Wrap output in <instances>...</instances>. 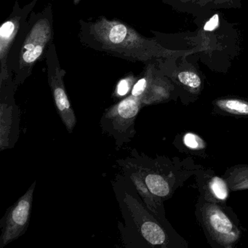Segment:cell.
Wrapping results in <instances>:
<instances>
[{
	"mask_svg": "<svg viewBox=\"0 0 248 248\" xmlns=\"http://www.w3.org/2000/svg\"><path fill=\"white\" fill-rule=\"evenodd\" d=\"M183 142L188 149H191V150H201V149H204L206 146L205 142L202 139H201L198 135L191 133V132L184 135V138H183Z\"/></svg>",
	"mask_w": 248,
	"mask_h": 248,
	"instance_id": "7c38bea8",
	"label": "cell"
},
{
	"mask_svg": "<svg viewBox=\"0 0 248 248\" xmlns=\"http://www.w3.org/2000/svg\"><path fill=\"white\" fill-rule=\"evenodd\" d=\"M217 109L232 115L248 117V101L239 98H221L213 101Z\"/></svg>",
	"mask_w": 248,
	"mask_h": 248,
	"instance_id": "9c48e42d",
	"label": "cell"
},
{
	"mask_svg": "<svg viewBox=\"0 0 248 248\" xmlns=\"http://www.w3.org/2000/svg\"><path fill=\"white\" fill-rule=\"evenodd\" d=\"M20 111L12 98H5L0 103V150L14 148L20 134Z\"/></svg>",
	"mask_w": 248,
	"mask_h": 248,
	"instance_id": "52a82bcc",
	"label": "cell"
},
{
	"mask_svg": "<svg viewBox=\"0 0 248 248\" xmlns=\"http://www.w3.org/2000/svg\"><path fill=\"white\" fill-rule=\"evenodd\" d=\"M210 194L217 201L224 202L229 197V190L227 183L220 177L212 178L207 185Z\"/></svg>",
	"mask_w": 248,
	"mask_h": 248,
	"instance_id": "30bf717a",
	"label": "cell"
},
{
	"mask_svg": "<svg viewBox=\"0 0 248 248\" xmlns=\"http://www.w3.org/2000/svg\"><path fill=\"white\" fill-rule=\"evenodd\" d=\"M14 24L11 21L5 23L0 29V36L2 39H8L12 35L14 31Z\"/></svg>",
	"mask_w": 248,
	"mask_h": 248,
	"instance_id": "e0dca14e",
	"label": "cell"
},
{
	"mask_svg": "<svg viewBox=\"0 0 248 248\" xmlns=\"http://www.w3.org/2000/svg\"><path fill=\"white\" fill-rule=\"evenodd\" d=\"M178 79L181 85L194 93L200 90L202 80L200 77L196 72L191 71H184L178 75Z\"/></svg>",
	"mask_w": 248,
	"mask_h": 248,
	"instance_id": "8fae6325",
	"label": "cell"
},
{
	"mask_svg": "<svg viewBox=\"0 0 248 248\" xmlns=\"http://www.w3.org/2000/svg\"><path fill=\"white\" fill-rule=\"evenodd\" d=\"M142 107L140 100L131 95L111 106L103 114L99 124L101 130L114 139L117 149L130 143L136 136V120Z\"/></svg>",
	"mask_w": 248,
	"mask_h": 248,
	"instance_id": "7a4b0ae2",
	"label": "cell"
},
{
	"mask_svg": "<svg viewBox=\"0 0 248 248\" xmlns=\"http://www.w3.org/2000/svg\"><path fill=\"white\" fill-rule=\"evenodd\" d=\"M148 82L145 78L139 79L136 84L131 91L132 96L135 98L141 99L146 93V89H147Z\"/></svg>",
	"mask_w": 248,
	"mask_h": 248,
	"instance_id": "9a60e30c",
	"label": "cell"
},
{
	"mask_svg": "<svg viewBox=\"0 0 248 248\" xmlns=\"http://www.w3.org/2000/svg\"><path fill=\"white\" fill-rule=\"evenodd\" d=\"M116 162L118 165V168H120V172L132 181L139 196L148 209L164 224L166 225L167 221L165 218V212H164L163 204H162L163 200L151 192L144 180L138 171L137 168L130 160V157L127 156L125 159H117Z\"/></svg>",
	"mask_w": 248,
	"mask_h": 248,
	"instance_id": "8992f818",
	"label": "cell"
},
{
	"mask_svg": "<svg viewBox=\"0 0 248 248\" xmlns=\"http://www.w3.org/2000/svg\"><path fill=\"white\" fill-rule=\"evenodd\" d=\"M37 181L30 186L27 192L8 207L0 220V248L21 237L30 226L33 198Z\"/></svg>",
	"mask_w": 248,
	"mask_h": 248,
	"instance_id": "3957f363",
	"label": "cell"
},
{
	"mask_svg": "<svg viewBox=\"0 0 248 248\" xmlns=\"http://www.w3.org/2000/svg\"><path fill=\"white\" fill-rule=\"evenodd\" d=\"M178 7L182 12L197 14L202 10L236 8L239 0H178Z\"/></svg>",
	"mask_w": 248,
	"mask_h": 248,
	"instance_id": "ba28073f",
	"label": "cell"
},
{
	"mask_svg": "<svg viewBox=\"0 0 248 248\" xmlns=\"http://www.w3.org/2000/svg\"><path fill=\"white\" fill-rule=\"evenodd\" d=\"M124 223L118 222L123 246L127 248L172 246L168 226L146 207L132 181L122 173L111 181Z\"/></svg>",
	"mask_w": 248,
	"mask_h": 248,
	"instance_id": "6da1fadb",
	"label": "cell"
},
{
	"mask_svg": "<svg viewBox=\"0 0 248 248\" xmlns=\"http://www.w3.org/2000/svg\"><path fill=\"white\" fill-rule=\"evenodd\" d=\"M202 223L209 236L223 248H232L240 238V232L232 219L216 203L204 202L200 207Z\"/></svg>",
	"mask_w": 248,
	"mask_h": 248,
	"instance_id": "5b68a950",
	"label": "cell"
},
{
	"mask_svg": "<svg viewBox=\"0 0 248 248\" xmlns=\"http://www.w3.org/2000/svg\"><path fill=\"white\" fill-rule=\"evenodd\" d=\"M26 47H27V50L24 52L23 59L27 63H32L36 59H37V58L40 57V55L43 53V47L40 46H30V47L26 46Z\"/></svg>",
	"mask_w": 248,
	"mask_h": 248,
	"instance_id": "5bb4252c",
	"label": "cell"
},
{
	"mask_svg": "<svg viewBox=\"0 0 248 248\" xmlns=\"http://www.w3.org/2000/svg\"><path fill=\"white\" fill-rule=\"evenodd\" d=\"M130 88H131V82L129 79H122L117 85L116 95L117 97L123 98L130 92Z\"/></svg>",
	"mask_w": 248,
	"mask_h": 248,
	"instance_id": "2e32d148",
	"label": "cell"
},
{
	"mask_svg": "<svg viewBox=\"0 0 248 248\" xmlns=\"http://www.w3.org/2000/svg\"><path fill=\"white\" fill-rule=\"evenodd\" d=\"M130 160L137 168L152 194L162 200L168 198L173 191V183L167 173L166 162L162 157L153 159L137 149L130 152Z\"/></svg>",
	"mask_w": 248,
	"mask_h": 248,
	"instance_id": "277c9868",
	"label": "cell"
},
{
	"mask_svg": "<svg viewBox=\"0 0 248 248\" xmlns=\"http://www.w3.org/2000/svg\"><path fill=\"white\" fill-rule=\"evenodd\" d=\"M127 28L123 24L114 26L109 33V40L114 44L123 43L127 35Z\"/></svg>",
	"mask_w": 248,
	"mask_h": 248,
	"instance_id": "4fadbf2b",
	"label": "cell"
}]
</instances>
